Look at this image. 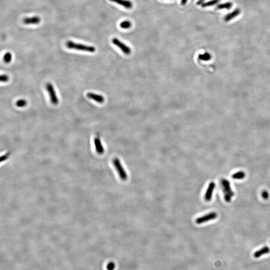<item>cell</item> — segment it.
Segmentation results:
<instances>
[{"label":"cell","instance_id":"cell-1","mask_svg":"<svg viewBox=\"0 0 270 270\" xmlns=\"http://www.w3.org/2000/svg\"><path fill=\"white\" fill-rule=\"evenodd\" d=\"M66 46L70 49L82 51L85 52L94 53L96 51V48L93 46H88L79 43H76L72 41H68L66 43Z\"/></svg>","mask_w":270,"mask_h":270},{"label":"cell","instance_id":"cell-2","mask_svg":"<svg viewBox=\"0 0 270 270\" xmlns=\"http://www.w3.org/2000/svg\"><path fill=\"white\" fill-rule=\"evenodd\" d=\"M221 184L224 194L225 200L227 202H230L232 198L234 196V193L231 188L230 183L226 179H222Z\"/></svg>","mask_w":270,"mask_h":270},{"label":"cell","instance_id":"cell-3","mask_svg":"<svg viewBox=\"0 0 270 270\" xmlns=\"http://www.w3.org/2000/svg\"><path fill=\"white\" fill-rule=\"evenodd\" d=\"M113 164L117 170L119 177L123 181H126L127 180L128 176L125 169H124L119 159L115 158L113 160Z\"/></svg>","mask_w":270,"mask_h":270},{"label":"cell","instance_id":"cell-4","mask_svg":"<svg viewBox=\"0 0 270 270\" xmlns=\"http://www.w3.org/2000/svg\"><path fill=\"white\" fill-rule=\"evenodd\" d=\"M46 89L50 96L51 102L53 105H56L59 103V99L54 89V86L52 84L48 83L46 84Z\"/></svg>","mask_w":270,"mask_h":270},{"label":"cell","instance_id":"cell-5","mask_svg":"<svg viewBox=\"0 0 270 270\" xmlns=\"http://www.w3.org/2000/svg\"><path fill=\"white\" fill-rule=\"evenodd\" d=\"M112 43L115 45L117 46L123 52V53L126 55H128L131 53V49H130L129 47H128L123 42L120 41L117 38H114L112 40Z\"/></svg>","mask_w":270,"mask_h":270},{"label":"cell","instance_id":"cell-6","mask_svg":"<svg viewBox=\"0 0 270 270\" xmlns=\"http://www.w3.org/2000/svg\"><path fill=\"white\" fill-rule=\"evenodd\" d=\"M217 216H218V214L216 213L211 212L197 218L196 220V222L198 224H200L203 223L207 222L215 219Z\"/></svg>","mask_w":270,"mask_h":270},{"label":"cell","instance_id":"cell-7","mask_svg":"<svg viewBox=\"0 0 270 270\" xmlns=\"http://www.w3.org/2000/svg\"><path fill=\"white\" fill-rule=\"evenodd\" d=\"M215 188V184L214 182L210 183L208 187L207 190L206 192L205 195V199L206 201H210L212 198L213 194Z\"/></svg>","mask_w":270,"mask_h":270},{"label":"cell","instance_id":"cell-8","mask_svg":"<svg viewBox=\"0 0 270 270\" xmlns=\"http://www.w3.org/2000/svg\"><path fill=\"white\" fill-rule=\"evenodd\" d=\"M87 96L90 99L93 100L99 103H103L105 101V99L103 96L97 94L89 92L87 94Z\"/></svg>","mask_w":270,"mask_h":270},{"label":"cell","instance_id":"cell-9","mask_svg":"<svg viewBox=\"0 0 270 270\" xmlns=\"http://www.w3.org/2000/svg\"><path fill=\"white\" fill-rule=\"evenodd\" d=\"M109 1L111 2H113L119 4L120 5L123 6L128 9H131L133 7V4L129 0H109Z\"/></svg>","mask_w":270,"mask_h":270},{"label":"cell","instance_id":"cell-10","mask_svg":"<svg viewBox=\"0 0 270 270\" xmlns=\"http://www.w3.org/2000/svg\"><path fill=\"white\" fill-rule=\"evenodd\" d=\"M94 145L95 146L96 150L99 154H102L104 152V149L102 145L101 141L98 138H95L94 139Z\"/></svg>","mask_w":270,"mask_h":270},{"label":"cell","instance_id":"cell-11","mask_svg":"<svg viewBox=\"0 0 270 270\" xmlns=\"http://www.w3.org/2000/svg\"><path fill=\"white\" fill-rule=\"evenodd\" d=\"M41 22V19L38 16H35L31 18H26L23 19V23L26 25L38 24Z\"/></svg>","mask_w":270,"mask_h":270},{"label":"cell","instance_id":"cell-12","mask_svg":"<svg viewBox=\"0 0 270 270\" xmlns=\"http://www.w3.org/2000/svg\"><path fill=\"white\" fill-rule=\"evenodd\" d=\"M241 13V10L239 9H237L235 10L233 12L231 13L230 14L227 15L225 17L224 20L225 22H228L230 21L231 20L239 16Z\"/></svg>","mask_w":270,"mask_h":270},{"label":"cell","instance_id":"cell-13","mask_svg":"<svg viewBox=\"0 0 270 270\" xmlns=\"http://www.w3.org/2000/svg\"><path fill=\"white\" fill-rule=\"evenodd\" d=\"M270 252V249L268 247H263L262 249L260 250L257 251L255 253L254 256L255 258H259L261 256L263 255L266 254H268Z\"/></svg>","mask_w":270,"mask_h":270},{"label":"cell","instance_id":"cell-14","mask_svg":"<svg viewBox=\"0 0 270 270\" xmlns=\"http://www.w3.org/2000/svg\"><path fill=\"white\" fill-rule=\"evenodd\" d=\"M233 4L231 2H227L226 3L224 4H219L216 7L217 10H223V9H226V10H230L231 8L232 7Z\"/></svg>","mask_w":270,"mask_h":270},{"label":"cell","instance_id":"cell-15","mask_svg":"<svg viewBox=\"0 0 270 270\" xmlns=\"http://www.w3.org/2000/svg\"><path fill=\"white\" fill-rule=\"evenodd\" d=\"M220 1V0H211L209 2L204 3L203 4L201 5V6L202 8H206L208 7H211V6H214L215 5L218 4L219 2Z\"/></svg>","mask_w":270,"mask_h":270},{"label":"cell","instance_id":"cell-16","mask_svg":"<svg viewBox=\"0 0 270 270\" xmlns=\"http://www.w3.org/2000/svg\"><path fill=\"white\" fill-rule=\"evenodd\" d=\"M246 174L243 171H239L237 173H235L232 176L234 179H243L244 178Z\"/></svg>","mask_w":270,"mask_h":270},{"label":"cell","instance_id":"cell-17","mask_svg":"<svg viewBox=\"0 0 270 270\" xmlns=\"http://www.w3.org/2000/svg\"><path fill=\"white\" fill-rule=\"evenodd\" d=\"M199 60L204 61H208L211 59V56L208 53H205L204 54H200L198 56Z\"/></svg>","mask_w":270,"mask_h":270},{"label":"cell","instance_id":"cell-18","mask_svg":"<svg viewBox=\"0 0 270 270\" xmlns=\"http://www.w3.org/2000/svg\"><path fill=\"white\" fill-rule=\"evenodd\" d=\"M120 27L122 29H128L132 27V23L129 21H125L122 22L120 24Z\"/></svg>","mask_w":270,"mask_h":270},{"label":"cell","instance_id":"cell-19","mask_svg":"<svg viewBox=\"0 0 270 270\" xmlns=\"http://www.w3.org/2000/svg\"><path fill=\"white\" fill-rule=\"evenodd\" d=\"M16 106H17L18 107H24L27 105V102L25 100H19L18 101L16 102Z\"/></svg>","mask_w":270,"mask_h":270},{"label":"cell","instance_id":"cell-20","mask_svg":"<svg viewBox=\"0 0 270 270\" xmlns=\"http://www.w3.org/2000/svg\"><path fill=\"white\" fill-rule=\"evenodd\" d=\"M12 54L10 53H7L4 55V61L6 63H10L11 60H12Z\"/></svg>","mask_w":270,"mask_h":270},{"label":"cell","instance_id":"cell-21","mask_svg":"<svg viewBox=\"0 0 270 270\" xmlns=\"http://www.w3.org/2000/svg\"><path fill=\"white\" fill-rule=\"evenodd\" d=\"M115 268V264L114 263L112 262H110L107 265V269L108 270H114Z\"/></svg>","mask_w":270,"mask_h":270},{"label":"cell","instance_id":"cell-22","mask_svg":"<svg viewBox=\"0 0 270 270\" xmlns=\"http://www.w3.org/2000/svg\"><path fill=\"white\" fill-rule=\"evenodd\" d=\"M9 79V78L8 76L6 75H2L1 76L0 80H1V82H6L8 81Z\"/></svg>","mask_w":270,"mask_h":270},{"label":"cell","instance_id":"cell-23","mask_svg":"<svg viewBox=\"0 0 270 270\" xmlns=\"http://www.w3.org/2000/svg\"><path fill=\"white\" fill-rule=\"evenodd\" d=\"M262 196L263 199L267 200L269 198V193L267 191H263L262 193Z\"/></svg>","mask_w":270,"mask_h":270},{"label":"cell","instance_id":"cell-24","mask_svg":"<svg viewBox=\"0 0 270 270\" xmlns=\"http://www.w3.org/2000/svg\"><path fill=\"white\" fill-rule=\"evenodd\" d=\"M205 1H206V0H199V1L197 2V5H202V4L204 3V2Z\"/></svg>","mask_w":270,"mask_h":270},{"label":"cell","instance_id":"cell-25","mask_svg":"<svg viewBox=\"0 0 270 270\" xmlns=\"http://www.w3.org/2000/svg\"><path fill=\"white\" fill-rule=\"evenodd\" d=\"M187 1H188V0H182L181 1V4L182 5H185L187 3Z\"/></svg>","mask_w":270,"mask_h":270}]
</instances>
